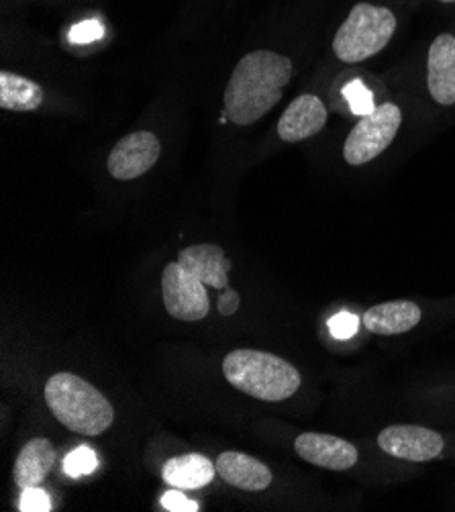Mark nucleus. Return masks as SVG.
Masks as SVG:
<instances>
[{
  "label": "nucleus",
  "instance_id": "1",
  "mask_svg": "<svg viewBox=\"0 0 455 512\" xmlns=\"http://www.w3.org/2000/svg\"><path fill=\"white\" fill-rule=\"evenodd\" d=\"M292 78V62L270 49L243 56L225 88V113L231 123L247 127L266 117Z\"/></svg>",
  "mask_w": 455,
  "mask_h": 512
},
{
  "label": "nucleus",
  "instance_id": "2",
  "mask_svg": "<svg viewBox=\"0 0 455 512\" xmlns=\"http://www.w3.org/2000/svg\"><path fill=\"white\" fill-rule=\"evenodd\" d=\"M45 402L54 417L70 431L98 437L115 421L111 402L76 374L60 372L45 382Z\"/></svg>",
  "mask_w": 455,
  "mask_h": 512
},
{
  "label": "nucleus",
  "instance_id": "3",
  "mask_svg": "<svg viewBox=\"0 0 455 512\" xmlns=\"http://www.w3.org/2000/svg\"><path fill=\"white\" fill-rule=\"evenodd\" d=\"M223 374L239 392L266 402H282L300 388V374L290 362L258 349L231 351L223 362Z\"/></svg>",
  "mask_w": 455,
  "mask_h": 512
},
{
  "label": "nucleus",
  "instance_id": "4",
  "mask_svg": "<svg viewBox=\"0 0 455 512\" xmlns=\"http://www.w3.org/2000/svg\"><path fill=\"white\" fill-rule=\"evenodd\" d=\"M396 31L390 9L376 5H356L333 39L335 56L345 64H360L382 51Z\"/></svg>",
  "mask_w": 455,
  "mask_h": 512
},
{
  "label": "nucleus",
  "instance_id": "5",
  "mask_svg": "<svg viewBox=\"0 0 455 512\" xmlns=\"http://www.w3.org/2000/svg\"><path fill=\"white\" fill-rule=\"evenodd\" d=\"M402 123V113L392 102L378 105L370 115H364L345 139L343 158L349 166H364L376 160L394 141Z\"/></svg>",
  "mask_w": 455,
  "mask_h": 512
},
{
  "label": "nucleus",
  "instance_id": "6",
  "mask_svg": "<svg viewBox=\"0 0 455 512\" xmlns=\"http://www.w3.org/2000/svg\"><path fill=\"white\" fill-rule=\"evenodd\" d=\"M162 296L170 317L184 323L202 321L211 311L207 284L190 276L178 262L164 268Z\"/></svg>",
  "mask_w": 455,
  "mask_h": 512
},
{
  "label": "nucleus",
  "instance_id": "7",
  "mask_svg": "<svg viewBox=\"0 0 455 512\" xmlns=\"http://www.w3.org/2000/svg\"><path fill=\"white\" fill-rule=\"evenodd\" d=\"M160 139L149 131H137L123 137L109 156V172L113 178L129 182L147 174L160 160Z\"/></svg>",
  "mask_w": 455,
  "mask_h": 512
},
{
  "label": "nucleus",
  "instance_id": "8",
  "mask_svg": "<svg viewBox=\"0 0 455 512\" xmlns=\"http://www.w3.org/2000/svg\"><path fill=\"white\" fill-rule=\"evenodd\" d=\"M384 453L407 459V462H429L443 451V437L437 431L419 425H392L378 435Z\"/></svg>",
  "mask_w": 455,
  "mask_h": 512
},
{
  "label": "nucleus",
  "instance_id": "9",
  "mask_svg": "<svg viewBox=\"0 0 455 512\" xmlns=\"http://www.w3.org/2000/svg\"><path fill=\"white\" fill-rule=\"evenodd\" d=\"M294 449L305 462L333 472H343L358 464L356 445L333 435L305 433L296 437Z\"/></svg>",
  "mask_w": 455,
  "mask_h": 512
},
{
  "label": "nucleus",
  "instance_id": "10",
  "mask_svg": "<svg viewBox=\"0 0 455 512\" xmlns=\"http://www.w3.org/2000/svg\"><path fill=\"white\" fill-rule=\"evenodd\" d=\"M327 123V107L315 94L296 96L278 121V135L286 143H296L317 135Z\"/></svg>",
  "mask_w": 455,
  "mask_h": 512
},
{
  "label": "nucleus",
  "instance_id": "11",
  "mask_svg": "<svg viewBox=\"0 0 455 512\" xmlns=\"http://www.w3.org/2000/svg\"><path fill=\"white\" fill-rule=\"evenodd\" d=\"M190 276L205 282L209 288H229L231 262L225 258V251L215 243H198L182 249L176 260Z\"/></svg>",
  "mask_w": 455,
  "mask_h": 512
},
{
  "label": "nucleus",
  "instance_id": "12",
  "mask_svg": "<svg viewBox=\"0 0 455 512\" xmlns=\"http://www.w3.org/2000/svg\"><path fill=\"white\" fill-rule=\"evenodd\" d=\"M427 86L439 105H455V37L439 35L429 49Z\"/></svg>",
  "mask_w": 455,
  "mask_h": 512
},
{
  "label": "nucleus",
  "instance_id": "13",
  "mask_svg": "<svg viewBox=\"0 0 455 512\" xmlns=\"http://www.w3.org/2000/svg\"><path fill=\"white\" fill-rule=\"evenodd\" d=\"M217 474L227 484L245 490V492H262L270 488L274 476L260 459L249 457L239 451H225L217 457Z\"/></svg>",
  "mask_w": 455,
  "mask_h": 512
},
{
  "label": "nucleus",
  "instance_id": "14",
  "mask_svg": "<svg viewBox=\"0 0 455 512\" xmlns=\"http://www.w3.org/2000/svg\"><path fill=\"white\" fill-rule=\"evenodd\" d=\"M421 306L411 300H392L376 304L362 317V323L368 331L376 335H400L415 329L421 323Z\"/></svg>",
  "mask_w": 455,
  "mask_h": 512
},
{
  "label": "nucleus",
  "instance_id": "15",
  "mask_svg": "<svg viewBox=\"0 0 455 512\" xmlns=\"http://www.w3.org/2000/svg\"><path fill=\"white\" fill-rule=\"evenodd\" d=\"M58 459V451L52 445V441L45 437L31 439L19 453L15 468H13V480L15 484L25 490L39 486L45 482L49 472L54 470Z\"/></svg>",
  "mask_w": 455,
  "mask_h": 512
},
{
  "label": "nucleus",
  "instance_id": "16",
  "mask_svg": "<svg viewBox=\"0 0 455 512\" xmlns=\"http://www.w3.org/2000/svg\"><path fill=\"white\" fill-rule=\"evenodd\" d=\"M217 466L209 457L188 453L172 457L162 468V478L176 490H198L209 486L217 478Z\"/></svg>",
  "mask_w": 455,
  "mask_h": 512
},
{
  "label": "nucleus",
  "instance_id": "17",
  "mask_svg": "<svg viewBox=\"0 0 455 512\" xmlns=\"http://www.w3.org/2000/svg\"><path fill=\"white\" fill-rule=\"evenodd\" d=\"M43 105V88L19 74L0 72V107L15 113H33Z\"/></svg>",
  "mask_w": 455,
  "mask_h": 512
},
{
  "label": "nucleus",
  "instance_id": "18",
  "mask_svg": "<svg viewBox=\"0 0 455 512\" xmlns=\"http://www.w3.org/2000/svg\"><path fill=\"white\" fill-rule=\"evenodd\" d=\"M343 96L347 100V105L351 113H356L360 117L370 115L376 109L374 94L362 84V80H353L343 88Z\"/></svg>",
  "mask_w": 455,
  "mask_h": 512
},
{
  "label": "nucleus",
  "instance_id": "19",
  "mask_svg": "<svg viewBox=\"0 0 455 512\" xmlns=\"http://www.w3.org/2000/svg\"><path fill=\"white\" fill-rule=\"evenodd\" d=\"M96 466H98L96 453L88 447H78L72 453H68L66 462H64V472L72 478H78V476H86V474L94 472Z\"/></svg>",
  "mask_w": 455,
  "mask_h": 512
},
{
  "label": "nucleus",
  "instance_id": "20",
  "mask_svg": "<svg viewBox=\"0 0 455 512\" xmlns=\"http://www.w3.org/2000/svg\"><path fill=\"white\" fill-rule=\"evenodd\" d=\"M360 319L356 315H351L347 311L337 313L335 317L329 319V331L335 339H349L358 333Z\"/></svg>",
  "mask_w": 455,
  "mask_h": 512
},
{
  "label": "nucleus",
  "instance_id": "21",
  "mask_svg": "<svg viewBox=\"0 0 455 512\" xmlns=\"http://www.w3.org/2000/svg\"><path fill=\"white\" fill-rule=\"evenodd\" d=\"M21 512H49L52 510V502H49V496L39 488H25L19 504Z\"/></svg>",
  "mask_w": 455,
  "mask_h": 512
},
{
  "label": "nucleus",
  "instance_id": "22",
  "mask_svg": "<svg viewBox=\"0 0 455 512\" xmlns=\"http://www.w3.org/2000/svg\"><path fill=\"white\" fill-rule=\"evenodd\" d=\"M98 37H103V25L98 21H84L70 31V41L72 43H90Z\"/></svg>",
  "mask_w": 455,
  "mask_h": 512
},
{
  "label": "nucleus",
  "instance_id": "23",
  "mask_svg": "<svg viewBox=\"0 0 455 512\" xmlns=\"http://www.w3.org/2000/svg\"><path fill=\"white\" fill-rule=\"evenodd\" d=\"M162 506H164V510H170V512H196L198 510V504L194 500H188L182 492H176V488L162 496Z\"/></svg>",
  "mask_w": 455,
  "mask_h": 512
},
{
  "label": "nucleus",
  "instance_id": "24",
  "mask_svg": "<svg viewBox=\"0 0 455 512\" xmlns=\"http://www.w3.org/2000/svg\"><path fill=\"white\" fill-rule=\"evenodd\" d=\"M239 304H241V296H239L233 288L221 290L219 300H217V306H219V313H221L223 317L235 315L237 309H239Z\"/></svg>",
  "mask_w": 455,
  "mask_h": 512
},
{
  "label": "nucleus",
  "instance_id": "25",
  "mask_svg": "<svg viewBox=\"0 0 455 512\" xmlns=\"http://www.w3.org/2000/svg\"><path fill=\"white\" fill-rule=\"evenodd\" d=\"M441 3H455V0H441Z\"/></svg>",
  "mask_w": 455,
  "mask_h": 512
}]
</instances>
